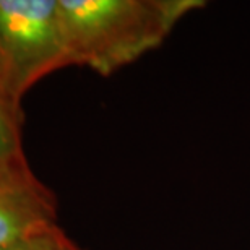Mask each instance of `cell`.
Instances as JSON below:
<instances>
[{
    "mask_svg": "<svg viewBox=\"0 0 250 250\" xmlns=\"http://www.w3.org/2000/svg\"><path fill=\"white\" fill-rule=\"evenodd\" d=\"M68 67L57 0H0V91L21 109L23 96Z\"/></svg>",
    "mask_w": 250,
    "mask_h": 250,
    "instance_id": "obj_2",
    "label": "cell"
},
{
    "mask_svg": "<svg viewBox=\"0 0 250 250\" xmlns=\"http://www.w3.org/2000/svg\"><path fill=\"white\" fill-rule=\"evenodd\" d=\"M57 224V198L28 163L0 166V246Z\"/></svg>",
    "mask_w": 250,
    "mask_h": 250,
    "instance_id": "obj_3",
    "label": "cell"
},
{
    "mask_svg": "<svg viewBox=\"0 0 250 250\" xmlns=\"http://www.w3.org/2000/svg\"><path fill=\"white\" fill-rule=\"evenodd\" d=\"M202 0H57L68 67L103 77L158 49Z\"/></svg>",
    "mask_w": 250,
    "mask_h": 250,
    "instance_id": "obj_1",
    "label": "cell"
},
{
    "mask_svg": "<svg viewBox=\"0 0 250 250\" xmlns=\"http://www.w3.org/2000/svg\"><path fill=\"white\" fill-rule=\"evenodd\" d=\"M0 250H84L73 242L67 234H65L61 226H51L42 229L39 232H34L31 236L18 239L15 242L3 244Z\"/></svg>",
    "mask_w": 250,
    "mask_h": 250,
    "instance_id": "obj_5",
    "label": "cell"
},
{
    "mask_svg": "<svg viewBox=\"0 0 250 250\" xmlns=\"http://www.w3.org/2000/svg\"><path fill=\"white\" fill-rule=\"evenodd\" d=\"M23 109L13 106L0 91V166L28 163L23 151Z\"/></svg>",
    "mask_w": 250,
    "mask_h": 250,
    "instance_id": "obj_4",
    "label": "cell"
}]
</instances>
